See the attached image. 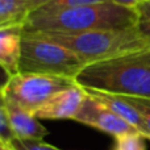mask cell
<instances>
[{"label": "cell", "instance_id": "277c9868", "mask_svg": "<svg viewBox=\"0 0 150 150\" xmlns=\"http://www.w3.org/2000/svg\"><path fill=\"white\" fill-rule=\"evenodd\" d=\"M84 66L83 61L67 47L23 32L20 73L54 75L75 82Z\"/></svg>", "mask_w": 150, "mask_h": 150}, {"label": "cell", "instance_id": "6da1fadb", "mask_svg": "<svg viewBox=\"0 0 150 150\" xmlns=\"http://www.w3.org/2000/svg\"><path fill=\"white\" fill-rule=\"evenodd\" d=\"M140 17L136 8L113 1L83 5L55 12L36 11L29 16L23 30L80 33L92 30H124L136 28Z\"/></svg>", "mask_w": 150, "mask_h": 150}, {"label": "cell", "instance_id": "9c48e42d", "mask_svg": "<svg viewBox=\"0 0 150 150\" xmlns=\"http://www.w3.org/2000/svg\"><path fill=\"white\" fill-rule=\"evenodd\" d=\"M23 29H0V65L7 78L20 73Z\"/></svg>", "mask_w": 150, "mask_h": 150}, {"label": "cell", "instance_id": "3957f363", "mask_svg": "<svg viewBox=\"0 0 150 150\" xmlns=\"http://www.w3.org/2000/svg\"><path fill=\"white\" fill-rule=\"evenodd\" d=\"M23 32L67 47L83 61L86 66L128 53L150 49V37L141 33L138 26L124 30H92L80 33Z\"/></svg>", "mask_w": 150, "mask_h": 150}, {"label": "cell", "instance_id": "9a60e30c", "mask_svg": "<svg viewBox=\"0 0 150 150\" xmlns=\"http://www.w3.org/2000/svg\"><path fill=\"white\" fill-rule=\"evenodd\" d=\"M15 150H62L57 146L44 142L42 140H17L11 142Z\"/></svg>", "mask_w": 150, "mask_h": 150}, {"label": "cell", "instance_id": "ac0fdd59", "mask_svg": "<svg viewBox=\"0 0 150 150\" xmlns=\"http://www.w3.org/2000/svg\"><path fill=\"white\" fill-rule=\"evenodd\" d=\"M111 1L116 3L119 5H122V7H128V8H137L140 4L145 3L146 0H111Z\"/></svg>", "mask_w": 150, "mask_h": 150}, {"label": "cell", "instance_id": "e0dca14e", "mask_svg": "<svg viewBox=\"0 0 150 150\" xmlns=\"http://www.w3.org/2000/svg\"><path fill=\"white\" fill-rule=\"evenodd\" d=\"M136 11H137L138 17H140V23L150 20V0H146L145 3L140 4L136 8Z\"/></svg>", "mask_w": 150, "mask_h": 150}, {"label": "cell", "instance_id": "30bf717a", "mask_svg": "<svg viewBox=\"0 0 150 150\" xmlns=\"http://www.w3.org/2000/svg\"><path fill=\"white\" fill-rule=\"evenodd\" d=\"M91 96L96 99L98 101H100L101 104L109 108L113 113H116L117 116H120L122 120H125L127 122H129L130 125L136 128L141 134H144L146 138L149 140L148 132L145 129L142 117L138 113V111L130 103H128L122 96H117V95H111V93H105V92H98V91H87Z\"/></svg>", "mask_w": 150, "mask_h": 150}, {"label": "cell", "instance_id": "52a82bcc", "mask_svg": "<svg viewBox=\"0 0 150 150\" xmlns=\"http://www.w3.org/2000/svg\"><path fill=\"white\" fill-rule=\"evenodd\" d=\"M86 98V90L75 83L52 96L34 115L40 120H74Z\"/></svg>", "mask_w": 150, "mask_h": 150}, {"label": "cell", "instance_id": "d6986e66", "mask_svg": "<svg viewBox=\"0 0 150 150\" xmlns=\"http://www.w3.org/2000/svg\"><path fill=\"white\" fill-rule=\"evenodd\" d=\"M49 1H52V0H28V4H29V7H30L32 13H33V12H36L37 9H40L41 7H44L45 4H47Z\"/></svg>", "mask_w": 150, "mask_h": 150}, {"label": "cell", "instance_id": "5b68a950", "mask_svg": "<svg viewBox=\"0 0 150 150\" xmlns=\"http://www.w3.org/2000/svg\"><path fill=\"white\" fill-rule=\"evenodd\" d=\"M73 84L75 82L69 78L18 73L7 78L1 87V100L36 113L52 96Z\"/></svg>", "mask_w": 150, "mask_h": 150}, {"label": "cell", "instance_id": "ffe728a7", "mask_svg": "<svg viewBox=\"0 0 150 150\" xmlns=\"http://www.w3.org/2000/svg\"><path fill=\"white\" fill-rule=\"evenodd\" d=\"M138 29H140V32L142 34H145L146 37H150V20L148 21H141V23H138Z\"/></svg>", "mask_w": 150, "mask_h": 150}, {"label": "cell", "instance_id": "7a4b0ae2", "mask_svg": "<svg viewBox=\"0 0 150 150\" xmlns=\"http://www.w3.org/2000/svg\"><path fill=\"white\" fill-rule=\"evenodd\" d=\"M75 83L86 91L150 99V49L84 66Z\"/></svg>", "mask_w": 150, "mask_h": 150}, {"label": "cell", "instance_id": "8fae6325", "mask_svg": "<svg viewBox=\"0 0 150 150\" xmlns=\"http://www.w3.org/2000/svg\"><path fill=\"white\" fill-rule=\"evenodd\" d=\"M30 13L28 0H0V29H24Z\"/></svg>", "mask_w": 150, "mask_h": 150}, {"label": "cell", "instance_id": "5bb4252c", "mask_svg": "<svg viewBox=\"0 0 150 150\" xmlns=\"http://www.w3.org/2000/svg\"><path fill=\"white\" fill-rule=\"evenodd\" d=\"M128 103H130L138 111V113L142 117L145 129L148 132L149 141H150V99L145 98H128V96H122Z\"/></svg>", "mask_w": 150, "mask_h": 150}, {"label": "cell", "instance_id": "44dd1931", "mask_svg": "<svg viewBox=\"0 0 150 150\" xmlns=\"http://www.w3.org/2000/svg\"><path fill=\"white\" fill-rule=\"evenodd\" d=\"M0 150H15V149H13V146L11 144L0 142Z\"/></svg>", "mask_w": 150, "mask_h": 150}, {"label": "cell", "instance_id": "7c38bea8", "mask_svg": "<svg viewBox=\"0 0 150 150\" xmlns=\"http://www.w3.org/2000/svg\"><path fill=\"white\" fill-rule=\"evenodd\" d=\"M148 138L141 133H129L115 138V145L112 150H146Z\"/></svg>", "mask_w": 150, "mask_h": 150}, {"label": "cell", "instance_id": "ba28073f", "mask_svg": "<svg viewBox=\"0 0 150 150\" xmlns=\"http://www.w3.org/2000/svg\"><path fill=\"white\" fill-rule=\"evenodd\" d=\"M1 107H4L7 112L9 124L17 140H44L49 134V130L38 121L40 119L34 113L3 100Z\"/></svg>", "mask_w": 150, "mask_h": 150}, {"label": "cell", "instance_id": "4fadbf2b", "mask_svg": "<svg viewBox=\"0 0 150 150\" xmlns=\"http://www.w3.org/2000/svg\"><path fill=\"white\" fill-rule=\"evenodd\" d=\"M111 1V0H52L44 7H41L40 12H55V11H65L71 9V8L83 7V5H91V4H98V3H105Z\"/></svg>", "mask_w": 150, "mask_h": 150}, {"label": "cell", "instance_id": "2e32d148", "mask_svg": "<svg viewBox=\"0 0 150 150\" xmlns=\"http://www.w3.org/2000/svg\"><path fill=\"white\" fill-rule=\"evenodd\" d=\"M15 140H16V136L9 124L7 112H5L4 107L0 105V142L11 144Z\"/></svg>", "mask_w": 150, "mask_h": 150}, {"label": "cell", "instance_id": "8992f818", "mask_svg": "<svg viewBox=\"0 0 150 150\" xmlns=\"http://www.w3.org/2000/svg\"><path fill=\"white\" fill-rule=\"evenodd\" d=\"M74 121L95 128L100 132L113 136L115 138L119 136L129 134V133H140L133 125L113 113L111 109L107 108L100 101H98L88 92L79 112L74 117Z\"/></svg>", "mask_w": 150, "mask_h": 150}]
</instances>
